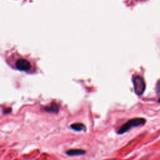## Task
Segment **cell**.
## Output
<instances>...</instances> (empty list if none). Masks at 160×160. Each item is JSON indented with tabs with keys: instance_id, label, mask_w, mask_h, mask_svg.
I'll return each mask as SVG.
<instances>
[{
	"instance_id": "1",
	"label": "cell",
	"mask_w": 160,
	"mask_h": 160,
	"mask_svg": "<svg viewBox=\"0 0 160 160\" xmlns=\"http://www.w3.org/2000/svg\"><path fill=\"white\" fill-rule=\"evenodd\" d=\"M146 123V120L142 118H136L128 121L126 123H124L123 126L119 129L118 133L122 135L125 132L128 131L129 129L132 128L137 127L139 126H143Z\"/></svg>"
},
{
	"instance_id": "2",
	"label": "cell",
	"mask_w": 160,
	"mask_h": 160,
	"mask_svg": "<svg viewBox=\"0 0 160 160\" xmlns=\"http://www.w3.org/2000/svg\"><path fill=\"white\" fill-rule=\"evenodd\" d=\"M135 92L138 95H142L145 89V83L141 76H136L133 79Z\"/></svg>"
},
{
	"instance_id": "3",
	"label": "cell",
	"mask_w": 160,
	"mask_h": 160,
	"mask_svg": "<svg viewBox=\"0 0 160 160\" xmlns=\"http://www.w3.org/2000/svg\"><path fill=\"white\" fill-rule=\"evenodd\" d=\"M16 66L20 71H28L31 68V64L26 60L20 59L16 61Z\"/></svg>"
},
{
	"instance_id": "4",
	"label": "cell",
	"mask_w": 160,
	"mask_h": 160,
	"mask_svg": "<svg viewBox=\"0 0 160 160\" xmlns=\"http://www.w3.org/2000/svg\"><path fill=\"white\" fill-rule=\"evenodd\" d=\"M86 153V151L81 149H73L69 150L66 152V154L69 156H77L83 155Z\"/></svg>"
},
{
	"instance_id": "5",
	"label": "cell",
	"mask_w": 160,
	"mask_h": 160,
	"mask_svg": "<svg viewBox=\"0 0 160 160\" xmlns=\"http://www.w3.org/2000/svg\"><path fill=\"white\" fill-rule=\"evenodd\" d=\"M45 110L46 111L50 113H58L59 108L58 106L55 103H52L50 106H48L45 108Z\"/></svg>"
},
{
	"instance_id": "6",
	"label": "cell",
	"mask_w": 160,
	"mask_h": 160,
	"mask_svg": "<svg viewBox=\"0 0 160 160\" xmlns=\"http://www.w3.org/2000/svg\"><path fill=\"white\" fill-rule=\"evenodd\" d=\"M71 127L74 130L78 131H82V130H85L86 129V128L85 127V125L83 124V123H73V124H72L71 125Z\"/></svg>"
},
{
	"instance_id": "7",
	"label": "cell",
	"mask_w": 160,
	"mask_h": 160,
	"mask_svg": "<svg viewBox=\"0 0 160 160\" xmlns=\"http://www.w3.org/2000/svg\"><path fill=\"white\" fill-rule=\"evenodd\" d=\"M156 92H157L158 94L160 95V80L158 81V84H157V86H156Z\"/></svg>"
},
{
	"instance_id": "8",
	"label": "cell",
	"mask_w": 160,
	"mask_h": 160,
	"mask_svg": "<svg viewBox=\"0 0 160 160\" xmlns=\"http://www.w3.org/2000/svg\"><path fill=\"white\" fill-rule=\"evenodd\" d=\"M159 102H160V99H159Z\"/></svg>"
}]
</instances>
